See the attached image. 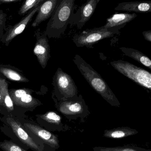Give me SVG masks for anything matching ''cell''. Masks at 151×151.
Returning a JSON list of instances; mask_svg holds the SVG:
<instances>
[{"mask_svg":"<svg viewBox=\"0 0 151 151\" xmlns=\"http://www.w3.org/2000/svg\"><path fill=\"white\" fill-rule=\"evenodd\" d=\"M0 148L4 151H27L11 141L0 142Z\"/></svg>","mask_w":151,"mask_h":151,"instance_id":"obj_23","label":"cell"},{"mask_svg":"<svg viewBox=\"0 0 151 151\" xmlns=\"http://www.w3.org/2000/svg\"><path fill=\"white\" fill-rule=\"evenodd\" d=\"M143 35L144 36V39L151 42V31H144L143 32Z\"/></svg>","mask_w":151,"mask_h":151,"instance_id":"obj_25","label":"cell"},{"mask_svg":"<svg viewBox=\"0 0 151 151\" xmlns=\"http://www.w3.org/2000/svg\"><path fill=\"white\" fill-rule=\"evenodd\" d=\"M6 121L11 127L13 133L22 143L35 151H43L40 147L30 137L24 127L17 121L10 116H8Z\"/></svg>","mask_w":151,"mask_h":151,"instance_id":"obj_11","label":"cell"},{"mask_svg":"<svg viewBox=\"0 0 151 151\" xmlns=\"http://www.w3.org/2000/svg\"><path fill=\"white\" fill-rule=\"evenodd\" d=\"M123 27L105 28L103 26L93 29H87L73 37V40L76 46L79 47H85L92 48L94 44L98 42L113 37L120 33V30Z\"/></svg>","mask_w":151,"mask_h":151,"instance_id":"obj_3","label":"cell"},{"mask_svg":"<svg viewBox=\"0 0 151 151\" xmlns=\"http://www.w3.org/2000/svg\"><path fill=\"white\" fill-rule=\"evenodd\" d=\"M59 0H44L42 2L37 11V15L32 24L35 27L41 23L50 18L57 6Z\"/></svg>","mask_w":151,"mask_h":151,"instance_id":"obj_13","label":"cell"},{"mask_svg":"<svg viewBox=\"0 0 151 151\" xmlns=\"http://www.w3.org/2000/svg\"><path fill=\"white\" fill-rule=\"evenodd\" d=\"M57 108L60 112L69 119L85 117L87 114L83 104L78 100L67 99L61 101Z\"/></svg>","mask_w":151,"mask_h":151,"instance_id":"obj_10","label":"cell"},{"mask_svg":"<svg viewBox=\"0 0 151 151\" xmlns=\"http://www.w3.org/2000/svg\"><path fill=\"white\" fill-rule=\"evenodd\" d=\"M111 65L122 75L148 89H151L150 73L142 68L122 60L113 61Z\"/></svg>","mask_w":151,"mask_h":151,"instance_id":"obj_4","label":"cell"},{"mask_svg":"<svg viewBox=\"0 0 151 151\" xmlns=\"http://www.w3.org/2000/svg\"><path fill=\"white\" fill-rule=\"evenodd\" d=\"M73 61L90 86L98 93L112 106H120L119 101L101 76L79 55H75Z\"/></svg>","mask_w":151,"mask_h":151,"instance_id":"obj_1","label":"cell"},{"mask_svg":"<svg viewBox=\"0 0 151 151\" xmlns=\"http://www.w3.org/2000/svg\"><path fill=\"white\" fill-rule=\"evenodd\" d=\"M36 116L47 124L52 126L55 130L63 131L64 126L62 122V118L55 112L48 111L44 114Z\"/></svg>","mask_w":151,"mask_h":151,"instance_id":"obj_20","label":"cell"},{"mask_svg":"<svg viewBox=\"0 0 151 151\" xmlns=\"http://www.w3.org/2000/svg\"><path fill=\"white\" fill-rule=\"evenodd\" d=\"M34 36L36 39V42L35 45L33 53L37 58L42 68L44 69L51 57L50 47L48 40L44 31L42 32L40 28H38L35 31Z\"/></svg>","mask_w":151,"mask_h":151,"instance_id":"obj_8","label":"cell"},{"mask_svg":"<svg viewBox=\"0 0 151 151\" xmlns=\"http://www.w3.org/2000/svg\"><path fill=\"white\" fill-rule=\"evenodd\" d=\"M44 0H25L18 11V14L24 16L27 14L31 9L35 7L38 4Z\"/></svg>","mask_w":151,"mask_h":151,"instance_id":"obj_22","label":"cell"},{"mask_svg":"<svg viewBox=\"0 0 151 151\" xmlns=\"http://www.w3.org/2000/svg\"><path fill=\"white\" fill-rule=\"evenodd\" d=\"M100 0H87L78 9L76 13L71 16L69 24L76 26L78 29H81L89 21L95 12Z\"/></svg>","mask_w":151,"mask_h":151,"instance_id":"obj_9","label":"cell"},{"mask_svg":"<svg viewBox=\"0 0 151 151\" xmlns=\"http://www.w3.org/2000/svg\"><path fill=\"white\" fill-rule=\"evenodd\" d=\"M42 2L38 4L35 7L31 9L25 17H24L18 23L13 25H9L6 27L3 35L0 39V41L5 46H8L15 37L22 33L27 25L32 21L34 16L38 11Z\"/></svg>","mask_w":151,"mask_h":151,"instance_id":"obj_6","label":"cell"},{"mask_svg":"<svg viewBox=\"0 0 151 151\" xmlns=\"http://www.w3.org/2000/svg\"><path fill=\"white\" fill-rule=\"evenodd\" d=\"M0 73L11 81L23 83L29 81L21 70L11 65L0 64Z\"/></svg>","mask_w":151,"mask_h":151,"instance_id":"obj_17","label":"cell"},{"mask_svg":"<svg viewBox=\"0 0 151 151\" xmlns=\"http://www.w3.org/2000/svg\"><path fill=\"white\" fill-rule=\"evenodd\" d=\"M93 149L94 151H151V150L129 145L115 147H95Z\"/></svg>","mask_w":151,"mask_h":151,"instance_id":"obj_21","label":"cell"},{"mask_svg":"<svg viewBox=\"0 0 151 151\" xmlns=\"http://www.w3.org/2000/svg\"><path fill=\"white\" fill-rule=\"evenodd\" d=\"M137 15L136 13H115L107 19L106 24L103 26L105 28L124 27L127 23L134 19Z\"/></svg>","mask_w":151,"mask_h":151,"instance_id":"obj_15","label":"cell"},{"mask_svg":"<svg viewBox=\"0 0 151 151\" xmlns=\"http://www.w3.org/2000/svg\"><path fill=\"white\" fill-rule=\"evenodd\" d=\"M7 15L2 10H0V39L3 35L6 27Z\"/></svg>","mask_w":151,"mask_h":151,"instance_id":"obj_24","label":"cell"},{"mask_svg":"<svg viewBox=\"0 0 151 151\" xmlns=\"http://www.w3.org/2000/svg\"><path fill=\"white\" fill-rule=\"evenodd\" d=\"M22 1V0H0V4L16 2L21 1Z\"/></svg>","mask_w":151,"mask_h":151,"instance_id":"obj_26","label":"cell"},{"mask_svg":"<svg viewBox=\"0 0 151 151\" xmlns=\"http://www.w3.org/2000/svg\"><path fill=\"white\" fill-rule=\"evenodd\" d=\"M138 131L129 127H121L111 129H106L103 136L111 139H121L138 134Z\"/></svg>","mask_w":151,"mask_h":151,"instance_id":"obj_18","label":"cell"},{"mask_svg":"<svg viewBox=\"0 0 151 151\" xmlns=\"http://www.w3.org/2000/svg\"><path fill=\"white\" fill-rule=\"evenodd\" d=\"M75 1L59 0L44 31L47 37L58 38L64 33L74 12Z\"/></svg>","mask_w":151,"mask_h":151,"instance_id":"obj_2","label":"cell"},{"mask_svg":"<svg viewBox=\"0 0 151 151\" xmlns=\"http://www.w3.org/2000/svg\"><path fill=\"white\" fill-rule=\"evenodd\" d=\"M9 94L14 105L25 109L33 110L42 104L40 100L33 96V91L22 88L9 90Z\"/></svg>","mask_w":151,"mask_h":151,"instance_id":"obj_7","label":"cell"},{"mask_svg":"<svg viewBox=\"0 0 151 151\" xmlns=\"http://www.w3.org/2000/svg\"><path fill=\"white\" fill-rule=\"evenodd\" d=\"M9 84L4 78L0 77V107L8 112L14 111V105L9 94Z\"/></svg>","mask_w":151,"mask_h":151,"instance_id":"obj_16","label":"cell"},{"mask_svg":"<svg viewBox=\"0 0 151 151\" xmlns=\"http://www.w3.org/2000/svg\"><path fill=\"white\" fill-rule=\"evenodd\" d=\"M114 10L129 12H151V1L124 2L118 4Z\"/></svg>","mask_w":151,"mask_h":151,"instance_id":"obj_14","label":"cell"},{"mask_svg":"<svg viewBox=\"0 0 151 151\" xmlns=\"http://www.w3.org/2000/svg\"><path fill=\"white\" fill-rule=\"evenodd\" d=\"M24 128L29 130L39 137L44 143L52 148L58 149L59 147V140L57 136L37 125L31 123H24Z\"/></svg>","mask_w":151,"mask_h":151,"instance_id":"obj_12","label":"cell"},{"mask_svg":"<svg viewBox=\"0 0 151 151\" xmlns=\"http://www.w3.org/2000/svg\"><path fill=\"white\" fill-rule=\"evenodd\" d=\"M53 84L55 95L63 100L77 96L78 88L71 76L58 68L53 77Z\"/></svg>","mask_w":151,"mask_h":151,"instance_id":"obj_5","label":"cell"},{"mask_svg":"<svg viewBox=\"0 0 151 151\" xmlns=\"http://www.w3.org/2000/svg\"><path fill=\"white\" fill-rule=\"evenodd\" d=\"M120 49L126 55L133 58L151 70L150 59L141 51L134 49L124 47L120 48Z\"/></svg>","mask_w":151,"mask_h":151,"instance_id":"obj_19","label":"cell"}]
</instances>
